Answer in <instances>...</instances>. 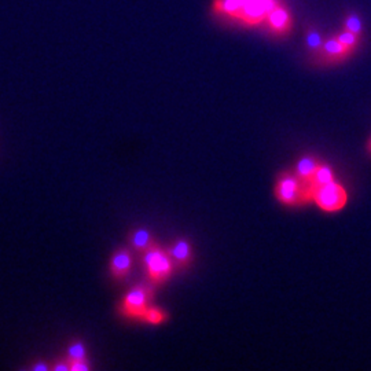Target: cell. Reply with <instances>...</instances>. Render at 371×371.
Listing matches in <instances>:
<instances>
[{"instance_id": "cell-2", "label": "cell", "mask_w": 371, "mask_h": 371, "mask_svg": "<svg viewBox=\"0 0 371 371\" xmlns=\"http://www.w3.org/2000/svg\"><path fill=\"white\" fill-rule=\"evenodd\" d=\"M275 197L286 207H297L312 201L309 184L292 173H282L279 176L275 184Z\"/></svg>"}, {"instance_id": "cell-9", "label": "cell", "mask_w": 371, "mask_h": 371, "mask_svg": "<svg viewBox=\"0 0 371 371\" xmlns=\"http://www.w3.org/2000/svg\"><path fill=\"white\" fill-rule=\"evenodd\" d=\"M320 166V162L318 161L316 157L312 155H305L303 158L298 159L297 165H296V170L294 175L304 183H309L315 175V172L318 170V168Z\"/></svg>"}, {"instance_id": "cell-7", "label": "cell", "mask_w": 371, "mask_h": 371, "mask_svg": "<svg viewBox=\"0 0 371 371\" xmlns=\"http://www.w3.org/2000/svg\"><path fill=\"white\" fill-rule=\"evenodd\" d=\"M132 268V256L129 249L127 248H120L117 249L112 257H110V263H109V271L110 275L114 279H125Z\"/></svg>"}, {"instance_id": "cell-16", "label": "cell", "mask_w": 371, "mask_h": 371, "mask_svg": "<svg viewBox=\"0 0 371 371\" xmlns=\"http://www.w3.org/2000/svg\"><path fill=\"white\" fill-rule=\"evenodd\" d=\"M50 370H54V371H71V364L65 357V359H62V361H57L55 364L50 366Z\"/></svg>"}, {"instance_id": "cell-5", "label": "cell", "mask_w": 371, "mask_h": 371, "mask_svg": "<svg viewBox=\"0 0 371 371\" xmlns=\"http://www.w3.org/2000/svg\"><path fill=\"white\" fill-rule=\"evenodd\" d=\"M153 290L149 285L139 283L131 287L120 303V312L127 318L142 319L150 307Z\"/></svg>"}, {"instance_id": "cell-18", "label": "cell", "mask_w": 371, "mask_h": 371, "mask_svg": "<svg viewBox=\"0 0 371 371\" xmlns=\"http://www.w3.org/2000/svg\"><path fill=\"white\" fill-rule=\"evenodd\" d=\"M367 150H368V153L371 154V138H370L368 142H367Z\"/></svg>"}, {"instance_id": "cell-15", "label": "cell", "mask_w": 371, "mask_h": 371, "mask_svg": "<svg viewBox=\"0 0 371 371\" xmlns=\"http://www.w3.org/2000/svg\"><path fill=\"white\" fill-rule=\"evenodd\" d=\"M91 368V364L88 363L87 359L83 360H76L71 363V371H88Z\"/></svg>"}, {"instance_id": "cell-3", "label": "cell", "mask_w": 371, "mask_h": 371, "mask_svg": "<svg viewBox=\"0 0 371 371\" xmlns=\"http://www.w3.org/2000/svg\"><path fill=\"white\" fill-rule=\"evenodd\" d=\"M143 266L149 281L154 285H159L172 275L175 263L168 249L159 246L155 242L143 253Z\"/></svg>"}, {"instance_id": "cell-1", "label": "cell", "mask_w": 371, "mask_h": 371, "mask_svg": "<svg viewBox=\"0 0 371 371\" xmlns=\"http://www.w3.org/2000/svg\"><path fill=\"white\" fill-rule=\"evenodd\" d=\"M214 20L245 31H260L272 39H286L294 31V17L285 0H212Z\"/></svg>"}, {"instance_id": "cell-12", "label": "cell", "mask_w": 371, "mask_h": 371, "mask_svg": "<svg viewBox=\"0 0 371 371\" xmlns=\"http://www.w3.org/2000/svg\"><path fill=\"white\" fill-rule=\"evenodd\" d=\"M87 359V350L86 346L81 341H75L69 345L68 348V355H66V360L71 363L76 361V360H83Z\"/></svg>"}, {"instance_id": "cell-14", "label": "cell", "mask_w": 371, "mask_h": 371, "mask_svg": "<svg viewBox=\"0 0 371 371\" xmlns=\"http://www.w3.org/2000/svg\"><path fill=\"white\" fill-rule=\"evenodd\" d=\"M342 29L349 31V32H353V34H357V35H361V32H363V25H361L360 17H359L357 14H349V16L344 20Z\"/></svg>"}, {"instance_id": "cell-8", "label": "cell", "mask_w": 371, "mask_h": 371, "mask_svg": "<svg viewBox=\"0 0 371 371\" xmlns=\"http://www.w3.org/2000/svg\"><path fill=\"white\" fill-rule=\"evenodd\" d=\"M168 252L177 268H188L194 259L193 246L186 238H177L168 248Z\"/></svg>"}, {"instance_id": "cell-11", "label": "cell", "mask_w": 371, "mask_h": 371, "mask_svg": "<svg viewBox=\"0 0 371 371\" xmlns=\"http://www.w3.org/2000/svg\"><path fill=\"white\" fill-rule=\"evenodd\" d=\"M333 180H335L333 169L326 164H320V166L318 168L312 180L308 184H309V188H316V186H322V184L330 183Z\"/></svg>"}, {"instance_id": "cell-10", "label": "cell", "mask_w": 371, "mask_h": 371, "mask_svg": "<svg viewBox=\"0 0 371 371\" xmlns=\"http://www.w3.org/2000/svg\"><path fill=\"white\" fill-rule=\"evenodd\" d=\"M131 245L132 248L139 252V253H144L149 248H151L155 241L151 235V233L147 229H136L132 234H131Z\"/></svg>"}, {"instance_id": "cell-17", "label": "cell", "mask_w": 371, "mask_h": 371, "mask_svg": "<svg viewBox=\"0 0 371 371\" xmlns=\"http://www.w3.org/2000/svg\"><path fill=\"white\" fill-rule=\"evenodd\" d=\"M34 370H50V366L49 364H44V363H38L32 367Z\"/></svg>"}, {"instance_id": "cell-6", "label": "cell", "mask_w": 371, "mask_h": 371, "mask_svg": "<svg viewBox=\"0 0 371 371\" xmlns=\"http://www.w3.org/2000/svg\"><path fill=\"white\" fill-rule=\"evenodd\" d=\"M353 51H350L340 39L337 35H333L327 39H323L320 47L311 53L314 58V64L319 65H335L346 61Z\"/></svg>"}, {"instance_id": "cell-13", "label": "cell", "mask_w": 371, "mask_h": 371, "mask_svg": "<svg viewBox=\"0 0 371 371\" xmlns=\"http://www.w3.org/2000/svg\"><path fill=\"white\" fill-rule=\"evenodd\" d=\"M140 320H143L146 323H150V324H159V323L166 320V314L162 309L150 305Z\"/></svg>"}, {"instance_id": "cell-4", "label": "cell", "mask_w": 371, "mask_h": 371, "mask_svg": "<svg viewBox=\"0 0 371 371\" xmlns=\"http://www.w3.org/2000/svg\"><path fill=\"white\" fill-rule=\"evenodd\" d=\"M312 201L324 212H337L341 211L348 203L346 190L337 180L330 183L309 188Z\"/></svg>"}]
</instances>
